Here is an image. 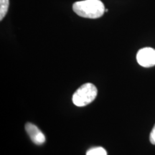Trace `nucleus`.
Here are the masks:
<instances>
[{"instance_id":"f257e3e1","label":"nucleus","mask_w":155,"mask_h":155,"mask_svg":"<svg viewBox=\"0 0 155 155\" xmlns=\"http://www.w3.org/2000/svg\"><path fill=\"white\" fill-rule=\"evenodd\" d=\"M73 9L75 14L84 18L97 19L105 12L104 5L101 0H83L75 2Z\"/></svg>"},{"instance_id":"7ed1b4c3","label":"nucleus","mask_w":155,"mask_h":155,"mask_svg":"<svg viewBox=\"0 0 155 155\" xmlns=\"http://www.w3.org/2000/svg\"><path fill=\"white\" fill-rule=\"evenodd\" d=\"M137 61L141 66L151 68L155 65V50L152 48H144L139 50Z\"/></svg>"},{"instance_id":"20e7f679","label":"nucleus","mask_w":155,"mask_h":155,"mask_svg":"<svg viewBox=\"0 0 155 155\" xmlns=\"http://www.w3.org/2000/svg\"><path fill=\"white\" fill-rule=\"evenodd\" d=\"M25 130L35 144L42 145L45 142V137L40 129L32 123H27L25 124Z\"/></svg>"},{"instance_id":"f03ea898","label":"nucleus","mask_w":155,"mask_h":155,"mask_svg":"<svg viewBox=\"0 0 155 155\" xmlns=\"http://www.w3.org/2000/svg\"><path fill=\"white\" fill-rule=\"evenodd\" d=\"M98 90L94 84L87 83L81 86L74 93L73 96V102L75 106L82 107L88 105L96 98Z\"/></svg>"},{"instance_id":"0eeeda50","label":"nucleus","mask_w":155,"mask_h":155,"mask_svg":"<svg viewBox=\"0 0 155 155\" xmlns=\"http://www.w3.org/2000/svg\"><path fill=\"white\" fill-rule=\"evenodd\" d=\"M150 141L152 144L155 145V125L153 127L152 131H151L150 135Z\"/></svg>"},{"instance_id":"423d86ee","label":"nucleus","mask_w":155,"mask_h":155,"mask_svg":"<svg viewBox=\"0 0 155 155\" xmlns=\"http://www.w3.org/2000/svg\"><path fill=\"white\" fill-rule=\"evenodd\" d=\"M86 155H107V152L103 147H94L88 150Z\"/></svg>"},{"instance_id":"39448f33","label":"nucleus","mask_w":155,"mask_h":155,"mask_svg":"<svg viewBox=\"0 0 155 155\" xmlns=\"http://www.w3.org/2000/svg\"><path fill=\"white\" fill-rule=\"evenodd\" d=\"M9 0H0V20H2L9 9Z\"/></svg>"}]
</instances>
